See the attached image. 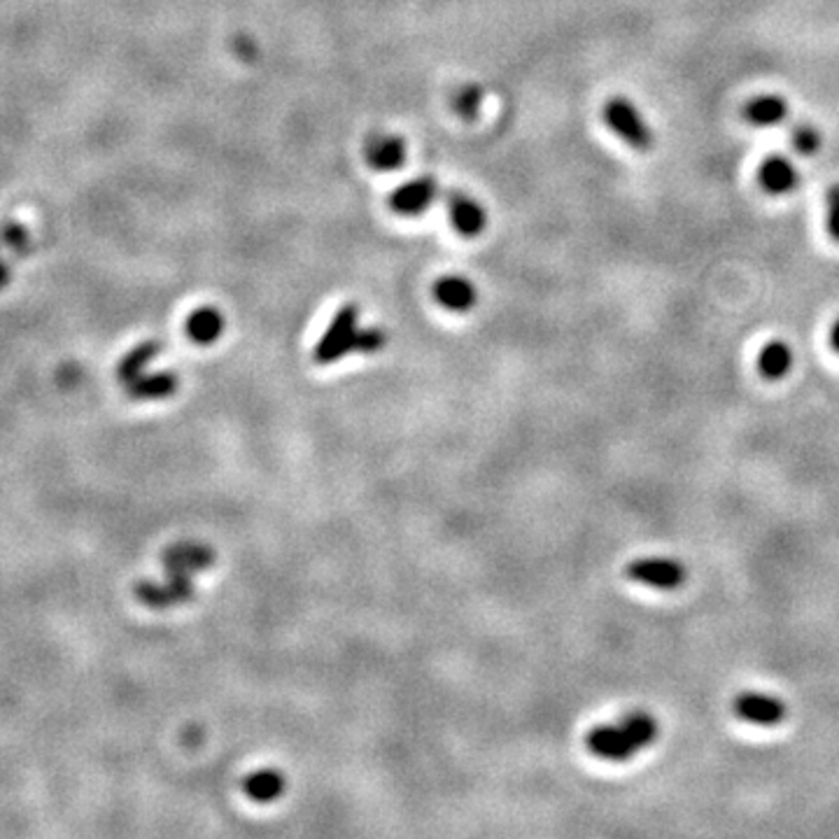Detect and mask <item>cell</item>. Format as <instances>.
I'll return each mask as SVG.
<instances>
[{
  "mask_svg": "<svg viewBox=\"0 0 839 839\" xmlns=\"http://www.w3.org/2000/svg\"><path fill=\"white\" fill-rule=\"evenodd\" d=\"M660 737V723L655 716L637 711L611 725H598L588 732L586 746L592 756L602 760L623 763L637 756Z\"/></svg>",
  "mask_w": 839,
  "mask_h": 839,
  "instance_id": "6da1fadb",
  "label": "cell"
},
{
  "mask_svg": "<svg viewBox=\"0 0 839 839\" xmlns=\"http://www.w3.org/2000/svg\"><path fill=\"white\" fill-rule=\"evenodd\" d=\"M602 115H604L606 127L614 131L625 145H629L635 152H641V154L653 150L655 133L633 101L623 96L608 98Z\"/></svg>",
  "mask_w": 839,
  "mask_h": 839,
  "instance_id": "7a4b0ae2",
  "label": "cell"
},
{
  "mask_svg": "<svg viewBox=\"0 0 839 839\" xmlns=\"http://www.w3.org/2000/svg\"><path fill=\"white\" fill-rule=\"evenodd\" d=\"M359 331V306L347 304L343 306L331 324L327 327L324 336L312 350V359L318 364H331L341 359L345 353H353L355 336Z\"/></svg>",
  "mask_w": 839,
  "mask_h": 839,
  "instance_id": "3957f363",
  "label": "cell"
},
{
  "mask_svg": "<svg viewBox=\"0 0 839 839\" xmlns=\"http://www.w3.org/2000/svg\"><path fill=\"white\" fill-rule=\"evenodd\" d=\"M627 579L658 590H674L684 586L686 567L670 557H639L627 565Z\"/></svg>",
  "mask_w": 839,
  "mask_h": 839,
  "instance_id": "277c9868",
  "label": "cell"
},
{
  "mask_svg": "<svg viewBox=\"0 0 839 839\" xmlns=\"http://www.w3.org/2000/svg\"><path fill=\"white\" fill-rule=\"evenodd\" d=\"M446 210H448L452 229L458 234H462L466 238H474V236L485 232V226H487L485 208L474 197L466 194V191L450 189L446 194Z\"/></svg>",
  "mask_w": 839,
  "mask_h": 839,
  "instance_id": "5b68a950",
  "label": "cell"
},
{
  "mask_svg": "<svg viewBox=\"0 0 839 839\" xmlns=\"http://www.w3.org/2000/svg\"><path fill=\"white\" fill-rule=\"evenodd\" d=\"M732 709L742 721L765 728L779 725L785 721V716H789V707H785V702H781L779 697L760 693H742L734 699Z\"/></svg>",
  "mask_w": 839,
  "mask_h": 839,
  "instance_id": "8992f818",
  "label": "cell"
},
{
  "mask_svg": "<svg viewBox=\"0 0 839 839\" xmlns=\"http://www.w3.org/2000/svg\"><path fill=\"white\" fill-rule=\"evenodd\" d=\"M439 197V182L434 178H415L404 185H399L390 194V208L397 215L413 217L425 213L427 208Z\"/></svg>",
  "mask_w": 839,
  "mask_h": 839,
  "instance_id": "52a82bcc",
  "label": "cell"
},
{
  "mask_svg": "<svg viewBox=\"0 0 839 839\" xmlns=\"http://www.w3.org/2000/svg\"><path fill=\"white\" fill-rule=\"evenodd\" d=\"M191 576L194 574H168V583L166 586H156V583H140L138 586V598L145 604L154 608H166L180 602H189L194 598V583H191Z\"/></svg>",
  "mask_w": 839,
  "mask_h": 839,
  "instance_id": "ba28073f",
  "label": "cell"
},
{
  "mask_svg": "<svg viewBox=\"0 0 839 839\" xmlns=\"http://www.w3.org/2000/svg\"><path fill=\"white\" fill-rule=\"evenodd\" d=\"M758 185L772 197L793 194L800 185V173L789 156H767L758 168Z\"/></svg>",
  "mask_w": 839,
  "mask_h": 839,
  "instance_id": "9c48e42d",
  "label": "cell"
},
{
  "mask_svg": "<svg viewBox=\"0 0 839 839\" xmlns=\"http://www.w3.org/2000/svg\"><path fill=\"white\" fill-rule=\"evenodd\" d=\"M364 156H366V164H369L374 170L390 173L404 166L406 143L392 133H376L366 140Z\"/></svg>",
  "mask_w": 839,
  "mask_h": 839,
  "instance_id": "30bf717a",
  "label": "cell"
},
{
  "mask_svg": "<svg viewBox=\"0 0 839 839\" xmlns=\"http://www.w3.org/2000/svg\"><path fill=\"white\" fill-rule=\"evenodd\" d=\"M789 115H791V105L779 94L756 96V98H751L742 108V117L748 121V125L760 127V129L779 127V125H783L785 119H789Z\"/></svg>",
  "mask_w": 839,
  "mask_h": 839,
  "instance_id": "8fae6325",
  "label": "cell"
},
{
  "mask_svg": "<svg viewBox=\"0 0 839 839\" xmlns=\"http://www.w3.org/2000/svg\"><path fill=\"white\" fill-rule=\"evenodd\" d=\"M434 296H436V302L452 312L471 310L476 306V299H478L474 283L462 275H444V277L436 280Z\"/></svg>",
  "mask_w": 839,
  "mask_h": 839,
  "instance_id": "7c38bea8",
  "label": "cell"
},
{
  "mask_svg": "<svg viewBox=\"0 0 839 839\" xmlns=\"http://www.w3.org/2000/svg\"><path fill=\"white\" fill-rule=\"evenodd\" d=\"M215 553L203 544H178L164 555V565L168 574H197L201 569L213 567Z\"/></svg>",
  "mask_w": 839,
  "mask_h": 839,
  "instance_id": "4fadbf2b",
  "label": "cell"
},
{
  "mask_svg": "<svg viewBox=\"0 0 839 839\" xmlns=\"http://www.w3.org/2000/svg\"><path fill=\"white\" fill-rule=\"evenodd\" d=\"M185 329H187V336L194 341V343L210 345V343H215L222 336L224 318H222V312L217 308L203 306V308H199V310H194V312L189 315Z\"/></svg>",
  "mask_w": 839,
  "mask_h": 839,
  "instance_id": "5bb4252c",
  "label": "cell"
},
{
  "mask_svg": "<svg viewBox=\"0 0 839 839\" xmlns=\"http://www.w3.org/2000/svg\"><path fill=\"white\" fill-rule=\"evenodd\" d=\"M793 366V350L783 341H769L758 355V371L767 380H781Z\"/></svg>",
  "mask_w": 839,
  "mask_h": 839,
  "instance_id": "9a60e30c",
  "label": "cell"
},
{
  "mask_svg": "<svg viewBox=\"0 0 839 839\" xmlns=\"http://www.w3.org/2000/svg\"><path fill=\"white\" fill-rule=\"evenodd\" d=\"M178 388V378L175 374H154V376H138L129 382V392L140 399H162L170 397Z\"/></svg>",
  "mask_w": 839,
  "mask_h": 839,
  "instance_id": "2e32d148",
  "label": "cell"
},
{
  "mask_svg": "<svg viewBox=\"0 0 839 839\" xmlns=\"http://www.w3.org/2000/svg\"><path fill=\"white\" fill-rule=\"evenodd\" d=\"M283 791H285V779L277 772H273V769H264V772H257L245 779V793L259 802H271Z\"/></svg>",
  "mask_w": 839,
  "mask_h": 839,
  "instance_id": "e0dca14e",
  "label": "cell"
},
{
  "mask_svg": "<svg viewBox=\"0 0 839 839\" xmlns=\"http://www.w3.org/2000/svg\"><path fill=\"white\" fill-rule=\"evenodd\" d=\"M156 353H159V343H143L140 347H135L119 366L121 380L129 385L138 376H143V369L156 357Z\"/></svg>",
  "mask_w": 839,
  "mask_h": 839,
  "instance_id": "ac0fdd59",
  "label": "cell"
},
{
  "mask_svg": "<svg viewBox=\"0 0 839 839\" xmlns=\"http://www.w3.org/2000/svg\"><path fill=\"white\" fill-rule=\"evenodd\" d=\"M791 143L797 154L814 156L824 147V133H820L818 127L810 125V121H797L791 129Z\"/></svg>",
  "mask_w": 839,
  "mask_h": 839,
  "instance_id": "d6986e66",
  "label": "cell"
},
{
  "mask_svg": "<svg viewBox=\"0 0 839 839\" xmlns=\"http://www.w3.org/2000/svg\"><path fill=\"white\" fill-rule=\"evenodd\" d=\"M483 105V90L476 84H464L452 96V108L464 119H474Z\"/></svg>",
  "mask_w": 839,
  "mask_h": 839,
  "instance_id": "ffe728a7",
  "label": "cell"
},
{
  "mask_svg": "<svg viewBox=\"0 0 839 839\" xmlns=\"http://www.w3.org/2000/svg\"><path fill=\"white\" fill-rule=\"evenodd\" d=\"M385 331L382 329H362L357 331L355 336V345H353V353H378V350L385 345Z\"/></svg>",
  "mask_w": 839,
  "mask_h": 839,
  "instance_id": "44dd1931",
  "label": "cell"
},
{
  "mask_svg": "<svg viewBox=\"0 0 839 839\" xmlns=\"http://www.w3.org/2000/svg\"><path fill=\"white\" fill-rule=\"evenodd\" d=\"M826 205H828V234L832 236L835 243H839V182H835L828 189Z\"/></svg>",
  "mask_w": 839,
  "mask_h": 839,
  "instance_id": "7402d4cb",
  "label": "cell"
},
{
  "mask_svg": "<svg viewBox=\"0 0 839 839\" xmlns=\"http://www.w3.org/2000/svg\"><path fill=\"white\" fill-rule=\"evenodd\" d=\"M830 345H832L835 353L839 355V318L835 320V324H832V329H830Z\"/></svg>",
  "mask_w": 839,
  "mask_h": 839,
  "instance_id": "603a6c76",
  "label": "cell"
}]
</instances>
